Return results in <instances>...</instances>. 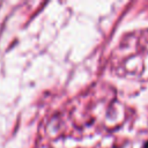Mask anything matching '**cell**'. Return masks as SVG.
Returning a JSON list of instances; mask_svg holds the SVG:
<instances>
[{"mask_svg":"<svg viewBox=\"0 0 148 148\" xmlns=\"http://www.w3.org/2000/svg\"><path fill=\"white\" fill-rule=\"evenodd\" d=\"M146 148H148V143H147V145H146Z\"/></svg>","mask_w":148,"mask_h":148,"instance_id":"obj_1","label":"cell"}]
</instances>
